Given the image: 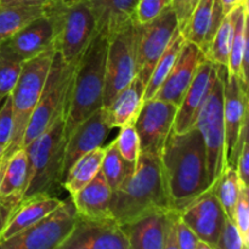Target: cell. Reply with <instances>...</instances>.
Wrapping results in <instances>:
<instances>
[{"label": "cell", "instance_id": "obj_1", "mask_svg": "<svg viewBox=\"0 0 249 249\" xmlns=\"http://www.w3.org/2000/svg\"><path fill=\"white\" fill-rule=\"evenodd\" d=\"M168 195L177 211L212 187L203 138L196 126L167 139L160 153Z\"/></svg>", "mask_w": 249, "mask_h": 249}, {"label": "cell", "instance_id": "obj_2", "mask_svg": "<svg viewBox=\"0 0 249 249\" xmlns=\"http://www.w3.org/2000/svg\"><path fill=\"white\" fill-rule=\"evenodd\" d=\"M174 209L168 195L160 156L140 153L135 169L112 192L109 213L119 224L157 211Z\"/></svg>", "mask_w": 249, "mask_h": 249}, {"label": "cell", "instance_id": "obj_3", "mask_svg": "<svg viewBox=\"0 0 249 249\" xmlns=\"http://www.w3.org/2000/svg\"><path fill=\"white\" fill-rule=\"evenodd\" d=\"M107 44L96 33L78 60L65 117L66 139L77 124L104 106Z\"/></svg>", "mask_w": 249, "mask_h": 249}, {"label": "cell", "instance_id": "obj_4", "mask_svg": "<svg viewBox=\"0 0 249 249\" xmlns=\"http://www.w3.org/2000/svg\"><path fill=\"white\" fill-rule=\"evenodd\" d=\"M50 21L53 49L68 63L77 62L97 33L96 22L84 0H51L44 6Z\"/></svg>", "mask_w": 249, "mask_h": 249}, {"label": "cell", "instance_id": "obj_5", "mask_svg": "<svg viewBox=\"0 0 249 249\" xmlns=\"http://www.w3.org/2000/svg\"><path fill=\"white\" fill-rule=\"evenodd\" d=\"M66 140L63 116L24 147L29 158V177L23 197L38 194L57 196L63 181Z\"/></svg>", "mask_w": 249, "mask_h": 249}, {"label": "cell", "instance_id": "obj_6", "mask_svg": "<svg viewBox=\"0 0 249 249\" xmlns=\"http://www.w3.org/2000/svg\"><path fill=\"white\" fill-rule=\"evenodd\" d=\"M55 49H49L40 55L24 61L21 73L10 97L14 114V130L2 160L23 147V139L34 108L39 101L48 78Z\"/></svg>", "mask_w": 249, "mask_h": 249}, {"label": "cell", "instance_id": "obj_7", "mask_svg": "<svg viewBox=\"0 0 249 249\" xmlns=\"http://www.w3.org/2000/svg\"><path fill=\"white\" fill-rule=\"evenodd\" d=\"M77 62H66L55 51L43 91L24 134L23 147L48 131L61 117H66Z\"/></svg>", "mask_w": 249, "mask_h": 249}, {"label": "cell", "instance_id": "obj_8", "mask_svg": "<svg viewBox=\"0 0 249 249\" xmlns=\"http://www.w3.org/2000/svg\"><path fill=\"white\" fill-rule=\"evenodd\" d=\"M195 126L203 138L209 180L213 185L226 167L224 84L219 73L211 92L199 109Z\"/></svg>", "mask_w": 249, "mask_h": 249}, {"label": "cell", "instance_id": "obj_9", "mask_svg": "<svg viewBox=\"0 0 249 249\" xmlns=\"http://www.w3.org/2000/svg\"><path fill=\"white\" fill-rule=\"evenodd\" d=\"M78 213L71 197L21 232L0 242V249H60L74 228Z\"/></svg>", "mask_w": 249, "mask_h": 249}, {"label": "cell", "instance_id": "obj_10", "mask_svg": "<svg viewBox=\"0 0 249 249\" xmlns=\"http://www.w3.org/2000/svg\"><path fill=\"white\" fill-rule=\"evenodd\" d=\"M136 78V28L131 22L108 39L105 67L104 106Z\"/></svg>", "mask_w": 249, "mask_h": 249}, {"label": "cell", "instance_id": "obj_11", "mask_svg": "<svg viewBox=\"0 0 249 249\" xmlns=\"http://www.w3.org/2000/svg\"><path fill=\"white\" fill-rule=\"evenodd\" d=\"M216 68L224 84L226 165L236 168L242 140L248 134V88L225 67Z\"/></svg>", "mask_w": 249, "mask_h": 249}, {"label": "cell", "instance_id": "obj_12", "mask_svg": "<svg viewBox=\"0 0 249 249\" xmlns=\"http://www.w3.org/2000/svg\"><path fill=\"white\" fill-rule=\"evenodd\" d=\"M136 28V77L147 84L158 58L162 56L179 29L177 15L172 6L162 12L157 18Z\"/></svg>", "mask_w": 249, "mask_h": 249}, {"label": "cell", "instance_id": "obj_13", "mask_svg": "<svg viewBox=\"0 0 249 249\" xmlns=\"http://www.w3.org/2000/svg\"><path fill=\"white\" fill-rule=\"evenodd\" d=\"M179 211H157L122 224L130 249H178L175 225Z\"/></svg>", "mask_w": 249, "mask_h": 249}, {"label": "cell", "instance_id": "obj_14", "mask_svg": "<svg viewBox=\"0 0 249 249\" xmlns=\"http://www.w3.org/2000/svg\"><path fill=\"white\" fill-rule=\"evenodd\" d=\"M60 249H130L121 224L113 216L78 214L74 228Z\"/></svg>", "mask_w": 249, "mask_h": 249}, {"label": "cell", "instance_id": "obj_15", "mask_svg": "<svg viewBox=\"0 0 249 249\" xmlns=\"http://www.w3.org/2000/svg\"><path fill=\"white\" fill-rule=\"evenodd\" d=\"M178 106L158 99L145 100L134 122L142 153L160 156L173 131Z\"/></svg>", "mask_w": 249, "mask_h": 249}, {"label": "cell", "instance_id": "obj_16", "mask_svg": "<svg viewBox=\"0 0 249 249\" xmlns=\"http://www.w3.org/2000/svg\"><path fill=\"white\" fill-rule=\"evenodd\" d=\"M179 215L199 240L215 249L228 216L212 187L182 208Z\"/></svg>", "mask_w": 249, "mask_h": 249}, {"label": "cell", "instance_id": "obj_17", "mask_svg": "<svg viewBox=\"0 0 249 249\" xmlns=\"http://www.w3.org/2000/svg\"><path fill=\"white\" fill-rule=\"evenodd\" d=\"M112 126L105 107H101L80 122L68 134L65 147L63 178L73 163L89 151L101 147Z\"/></svg>", "mask_w": 249, "mask_h": 249}, {"label": "cell", "instance_id": "obj_18", "mask_svg": "<svg viewBox=\"0 0 249 249\" xmlns=\"http://www.w3.org/2000/svg\"><path fill=\"white\" fill-rule=\"evenodd\" d=\"M216 78H218L216 66L204 58L199 65L186 94L184 95L181 102L178 106L174 125H173L174 133H185L194 128L199 109L211 92Z\"/></svg>", "mask_w": 249, "mask_h": 249}, {"label": "cell", "instance_id": "obj_19", "mask_svg": "<svg viewBox=\"0 0 249 249\" xmlns=\"http://www.w3.org/2000/svg\"><path fill=\"white\" fill-rule=\"evenodd\" d=\"M204 58L206 56L203 51L197 45L186 40L174 67L157 90L153 99L179 106Z\"/></svg>", "mask_w": 249, "mask_h": 249}, {"label": "cell", "instance_id": "obj_20", "mask_svg": "<svg viewBox=\"0 0 249 249\" xmlns=\"http://www.w3.org/2000/svg\"><path fill=\"white\" fill-rule=\"evenodd\" d=\"M22 61H27L53 48V34L45 15L32 19L18 32L2 41Z\"/></svg>", "mask_w": 249, "mask_h": 249}, {"label": "cell", "instance_id": "obj_21", "mask_svg": "<svg viewBox=\"0 0 249 249\" xmlns=\"http://www.w3.org/2000/svg\"><path fill=\"white\" fill-rule=\"evenodd\" d=\"M89 6L97 33L108 40L112 36L134 21L139 0H84Z\"/></svg>", "mask_w": 249, "mask_h": 249}, {"label": "cell", "instance_id": "obj_22", "mask_svg": "<svg viewBox=\"0 0 249 249\" xmlns=\"http://www.w3.org/2000/svg\"><path fill=\"white\" fill-rule=\"evenodd\" d=\"M61 203H62V199L58 198L57 196H51L46 194L23 197L19 206L10 218L5 230L2 231L0 236V242L33 225L34 223L55 211Z\"/></svg>", "mask_w": 249, "mask_h": 249}, {"label": "cell", "instance_id": "obj_23", "mask_svg": "<svg viewBox=\"0 0 249 249\" xmlns=\"http://www.w3.org/2000/svg\"><path fill=\"white\" fill-rule=\"evenodd\" d=\"M74 208L83 216H112L109 213V204L112 198V189L100 170L96 177L70 196Z\"/></svg>", "mask_w": 249, "mask_h": 249}, {"label": "cell", "instance_id": "obj_24", "mask_svg": "<svg viewBox=\"0 0 249 249\" xmlns=\"http://www.w3.org/2000/svg\"><path fill=\"white\" fill-rule=\"evenodd\" d=\"M230 14L233 19V36L228 72L248 88V2L237 6Z\"/></svg>", "mask_w": 249, "mask_h": 249}, {"label": "cell", "instance_id": "obj_25", "mask_svg": "<svg viewBox=\"0 0 249 249\" xmlns=\"http://www.w3.org/2000/svg\"><path fill=\"white\" fill-rule=\"evenodd\" d=\"M145 84L136 77L113 97L108 106L105 107L112 128H122L126 124H134L145 101Z\"/></svg>", "mask_w": 249, "mask_h": 249}, {"label": "cell", "instance_id": "obj_26", "mask_svg": "<svg viewBox=\"0 0 249 249\" xmlns=\"http://www.w3.org/2000/svg\"><path fill=\"white\" fill-rule=\"evenodd\" d=\"M29 177V158L24 147L18 148L5 160H1L0 195L23 194Z\"/></svg>", "mask_w": 249, "mask_h": 249}, {"label": "cell", "instance_id": "obj_27", "mask_svg": "<svg viewBox=\"0 0 249 249\" xmlns=\"http://www.w3.org/2000/svg\"><path fill=\"white\" fill-rule=\"evenodd\" d=\"M105 156V147H97L78 158L72 167L66 173L62 181V187L72 196L73 194L89 184L101 169Z\"/></svg>", "mask_w": 249, "mask_h": 249}, {"label": "cell", "instance_id": "obj_28", "mask_svg": "<svg viewBox=\"0 0 249 249\" xmlns=\"http://www.w3.org/2000/svg\"><path fill=\"white\" fill-rule=\"evenodd\" d=\"M214 0H199L192 11L187 26L185 27V39L198 46L206 53L212 39V24H213Z\"/></svg>", "mask_w": 249, "mask_h": 249}, {"label": "cell", "instance_id": "obj_29", "mask_svg": "<svg viewBox=\"0 0 249 249\" xmlns=\"http://www.w3.org/2000/svg\"><path fill=\"white\" fill-rule=\"evenodd\" d=\"M185 43H186V39H185L184 34L181 33L180 29H178L174 33V36H173V39L169 43V45L167 46V49L162 53V56L158 58L157 63H156L155 68H153L152 73H151V77L145 88L143 100L152 99L155 96L157 90L164 83L165 78L168 77L172 68L174 67L175 62H177Z\"/></svg>", "mask_w": 249, "mask_h": 249}, {"label": "cell", "instance_id": "obj_30", "mask_svg": "<svg viewBox=\"0 0 249 249\" xmlns=\"http://www.w3.org/2000/svg\"><path fill=\"white\" fill-rule=\"evenodd\" d=\"M243 185L237 169L230 165H226L220 177L212 185V190L229 219L233 218V212Z\"/></svg>", "mask_w": 249, "mask_h": 249}, {"label": "cell", "instance_id": "obj_31", "mask_svg": "<svg viewBox=\"0 0 249 249\" xmlns=\"http://www.w3.org/2000/svg\"><path fill=\"white\" fill-rule=\"evenodd\" d=\"M44 15V6L0 5V43L9 39L32 19Z\"/></svg>", "mask_w": 249, "mask_h": 249}, {"label": "cell", "instance_id": "obj_32", "mask_svg": "<svg viewBox=\"0 0 249 249\" xmlns=\"http://www.w3.org/2000/svg\"><path fill=\"white\" fill-rule=\"evenodd\" d=\"M233 36V19L231 14L223 17L215 34L212 38L204 56L207 60L213 62L215 66L225 67L228 70L230 60L231 43Z\"/></svg>", "mask_w": 249, "mask_h": 249}, {"label": "cell", "instance_id": "obj_33", "mask_svg": "<svg viewBox=\"0 0 249 249\" xmlns=\"http://www.w3.org/2000/svg\"><path fill=\"white\" fill-rule=\"evenodd\" d=\"M135 169V165L126 162L117 151L114 142H111L105 147L104 160L101 164V172L105 179L108 182L112 192L118 189L126 178Z\"/></svg>", "mask_w": 249, "mask_h": 249}, {"label": "cell", "instance_id": "obj_34", "mask_svg": "<svg viewBox=\"0 0 249 249\" xmlns=\"http://www.w3.org/2000/svg\"><path fill=\"white\" fill-rule=\"evenodd\" d=\"M23 61L0 43V96L11 94L21 73Z\"/></svg>", "mask_w": 249, "mask_h": 249}, {"label": "cell", "instance_id": "obj_35", "mask_svg": "<svg viewBox=\"0 0 249 249\" xmlns=\"http://www.w3.org/2000/svg\"><path fill=\"white\" fill-rule=\"evenodd\" d=\"M119 129L121 130H119L118 136L113 141L117 151L126 162L135 165L141 153L140 140H139L135 126L134 124H126Z\"/></svg>", "mask_w": 249, "mask_h": 249}, {"label": "cell", "instance_id": "obj_36", "mask_svg": "<svg viewBox=\"0 0 249 249\" xmlns=\"http://www.w3.org/2000/svg\"><path fill=\"white\" fill-rule=\"evenodd\" d=\"M169 6H172V0H139L134 14V22L138 24L148 23Z\"/></svg>", "mask_w": 249, "mask_h": 249}, {"label": "cell", "instance_id": "obj_37", "mask_svg": "<svg viewBox=\"0 0 249 249\" xmlns=\"http://www.w3.org/2000/svg\"><path fill=\"white\" fill-rule=\"evenodd\" d=\"M232 220L249 247V189L247 185H243L241 189Z\"/></svg>", "mask_w": 249, "mask_h": 249}, {"label": "cell", "instance_id": "obj_38", "mask_svg": "<svg viewBox=\"0 0 249 249\" xmlns=\"http://www.w3.org/2000/svg\"><path fill=\"white\" fill-rule=\"evenodd\" d=\"M232 219L226 218L215 249H248Z\"/></svg>", "mask_w": 249, "mask_h": 249}, {"label": "cell", "instance_id": "obj_39", "mask_svg": "<svg viewBox=\"0 0 249 249\" xmlns=\"http://www.w3.org/2000/svg\"><path fill=\"white\" fill-rule=\"evenodd\" d=\"M175 241L178 249H212L206 242L197 237L196 233L181 220L180 215L175 225Z\"/></svg>", "mask_w": 249, "mask_h": 249}, {"label": "cell", "instance_id": "obj_40", "mask_svg": "<svg viewBox=\"0 0 249 249\" xmlns=\"http://www.w3.org/2000/svg\"><path fill=\"white\" fill-rule=\"evenodd\" d=\"M14 130V114H12L11 97L6 96L1 108H0V145L2 147L9 146Z\"/></svg>", "mask_w": 249, "mask_h": 249}, {"label": "cell", "instance_id": "obj_41", "mask_svg": "<svg viewBox=\"0 0 249 249\" xmlns=\"http://www.w3.org/2000/svg\"><path fill=\"white\" fill-rule=\"evenodd\" d=\"M22 199H23V194H12L7 195V196L0 195V236Z\"/></svg>", "mask_w": 249, "mask_h": 249}, {"label": "cell", "instance_id": "obj_42", "mask_svg": "<svg viewBox=\"0 0 249 249\" xmlns=\"http://www.w3.org/2000/svg\"><path fill=\"white\" fill-rule=\"evenodd\" d=\"M245 2H248V0H214L212 34H215L216 29H218L224 16L230 14L233 9L245 4Z\"/></svg>", "mask_w": 249, "mask_h": 249}, {"label": "cell", "instance_id": "obj_43", "mask_svg": "<svg viewBox=\"0 0 249 249\" xmlns=\"http://www.w3.org/2000/svg\"><path fill=\"white\" fill-rule=\"evenodd\" d=\"M198 2L199 0H172V7L177 15L178 24L181 32L187 26L192 11Z\"/></svg>", "mask_w": 249, "mask_h": 249}, {"label": "cell", "instance_id": "obj_44", "mask_svg": "<svg viewBox=\"0 0 249 249\" xmlns=\"http://www.w3.org/2000/svg\"><path fill=\"white\" fill-rule=\"evenodd\" d=\"M238 175H240L241 180L245 185L248 186L249 180V141H248V134H246L245 138L242 140V145H241L240 153H238L237 158V165H236Z\"/></svg>", "mask_w": 249, "mask_h": 249}, {"label": "cell", "instance_id": "obj_45", "mask_svg": "<svg viewBox=\"0 0 249 249\" xmlns=\"http://www.w3.org/2000/svg\"><path fill=\"white\" fill-rule=\"evenodd\" d=\"M51 0H0L2 6H45Z\"/></svg>", "mask_w": 249, "mask_h": 249}, {"label": "cell", "instance_id": "obj_46", "mask_svg": "<svg viewBox=\"0 0 249 249\" xmlns=\"http://www.w3.org/2000/svg\"><path fill=\"white\" fill-rule=\"evenodd\" d=\"M4 153H5V147H2V146L0 145V160H1L2 157H4Z\"/></svg>", "mask_w": 249, "mask_h": 249}, {"label": "cell", "instance_id": "obj_47", "mask_svg": "<svg viewBox=\"0 0 249 249\" xmlns=\"http://www.w3.org/2000/svg\"><path fill=\"white\" fill-rule=\"evenodd\" d=\"M7 96H9V95H7ZM5 99H6V96H0V108H1L2 104H4V101H5Z\"/></svg>", "mask_w": 249, "mask_h": 249}, {"label": "cell", "instance_id": "obj_48", "mask_svg": "<svg viewBox=\"0 0 249 249\" xmlns=\"http://www.w3.org/2000/svg\"><path fill=\"white\" fill-rule=\"evenodd\" d=\"M65 1H68V2H72V1H78V0H65Z\"/></svg>", "mask_w": 249, "mask_h": 249}, {"label": "cell", "instance_id": "obj_49", "mask_svg": "<svg viewBox=\"0 0 249 249\" xmlns=\"http://www.w3.org/2000/svg\"><path fill=\"white\" fill-rule=\"evenodd\" d=\"M0 173H1V160H0Z\"/></svg>", "mask_w": 249, "mask_h": 249}]
</instances>
